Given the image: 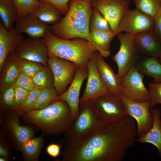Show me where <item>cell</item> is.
Returning <instances> with one entry per match:
<instances>
[{"label": "cell", "mask_w": 161, "mask_h": 161, "mask_svg": "<svg viewBox=\"0 0 161 161\" xmlns=\"http://www.w3.org/2000/svg\"><path fill=\"white\" fill-rule=\"evenodd\" d=\"M154 18V26L153 31L161 43V9Z\"/></svg>", "instance_id": "obj_42"}, {"label": "cell", "mask_w": 161, "mask_h": 161, "mask_svg": "<svg viewBox=\"0 0 161 161\" xmlns=\"http://www.w3.org/2000/svg\"><path fill=\"white\" fill-rule=\"evenodd\" d=\"M151 110L157 104H161V82H150L148 84Z\"/></svg>", "instance_id": "obj_35"}, {"label": "cell", "mask_w": 161, "mask_h": 161, "mask_svg": "<svg viewBox=\"0 0 161 161\" xmlns=\"http://www.w3.org/2000/svg\"><path fill=\"white\" fill-rule=\"evenodd\" d=\"M14 28L18 33H25L32 38H44L51 31L50 26L32 13L17 18Z\"/></svg>", "instance_id": "obj_17"}, {"label": "cell", "mask_w": 161, "mask_h": 161, "mask_svg": "<svg viewBox=\"0 0 161 161\" xmlns=\"http://www.w3.org/2000/svg\"><path fill=\"white\" fill-rule=\"evenodd\" d=\"M154 18L136 9L129 10L121 18L119 24L120 32L133 35L154 30Z\"/></svg>", "instance_id": "obj_14"}, {"label": "cell", "mask_w": 161, "mask_h": 161, "mask_svg": "<svg viewBox=\"0 0 161 161\" xmlns=\"http://www.w3.org/2000/svg\"><path fill=\"white\" fill-rule=\"evenodd\" d=\"M41 90V89L35 88L30 91L22 107L21 111L24 114L29 112L33 110Z\"/></svg>", "instance_id": "obj_37"}, {"label": "cell", "mask_w": 161, "mask_h": 161, "mask_svg": "<svg viewBox=\"0 0 161 161\" xmlns=\"http://www.w3.org/2000/svg\"><path fill=\"white\" fill-rule=\"evenodd\" d=\"M103 120L94 103L87 100L80 102L76 118L72 120L64 132L65 139L87 137L105 127Z\"/></svg>", "instance_id": "obj_5"}, {"label": "cell", "mask_w": 161, "mask_h": 161, "mask_svg": "<svg viewBox=\"0 0 161 161\" xmlns=\"http://www.w3.org/2000/svg\"><path fill=\"white\" fill-rule=\"evenodd\" d=\"M134 67L140 73L152 77L154 82H161V63L158 58L142 55Z\"/></svg>", "instance_id": "obj_22"}, {"label": "cell", "mask_w": 161, "mask_h": 161, "mask_svg": "<svg viewBox=\"0 0 161 161\" xmlns=\"http://www.w3.org/2000/svg\"><path fill=\"white\" fill-rule=\"evenodd\" d=\"M24 114L14 110H1V129L7 137L10 147L16 151H20L24 143L35 135L32 128L20 124L19 117Z\"/></svg>", "instance_id": "obj_6"}, {"label": "cell", "mask_w": 161, "mask_h": 161, "mask_svg": "<svg viewBox=\"0 0 161 161\" xmlns=\"http://www.w3.org/2000/svg\"><path fill=\"white\" fill-rule=\"evenodd\" d=\"M137 129L129 116L89 136L66 139L62 161H122L136 141Z\"/></svg>", "instance_id": "obj_1"}, {"label": "cell", "mask_w": 161, "mask_h": 161, "mask_svg": "<svg viewBox=\"0 0 161 161\" xmlns=\"http://www.w3.org/2000/svg\"><path fill=\"white\" fill-rule=\"evenodd\" d=\"M115 35L112 31L90 30V36L93 45L103 57L107 58L110 55V43Z\"/></svg>", "instance_id": "obj_23"}, {"label": "cell", "mask_w": 161, "mask_h": 161, "mask_svg": "<svg viewBox=\"0 0 161 161\" xmlns=\"http://www.w3.org/2000/svg\"><path fill=\"white\" fill-rule=\"evenodd\" d=\"M96 66L100 76L109 92L120 94L122 78L116 74L97 51L95 57Z\"/></svg>", "instance_id": "obj_19"}, {"label": "cell", "mask_w": 161, "mask_h": 161, "mask_svg": "<svg viewBox=\"0 0 161 161\" xmlns=\"http://www.w3.org/2000/svg\"><path fill=\"white\" fill-rule=\"evenodd\" d=\"M17 12L18 18L32 13L41 4L38 0H13Z\"/></svg>", "instance_id": "obj_31"}, {"label": "cell", "mask_w": 161, "mask_h": 161, "mask_svg": "<svg viewBox=\"0 0 161 161\" xmlns=\"http://www.w3.org/2000/svg\"><path fill=\"white\" fill-rule=\"evenodd\" d=\"M24 39L14 27L8 31L2 23L0 24V70L2 69L9 55L13 52L17 45Z\"/></svg>", "instance_id": "obj_20"}, {"label": "cell", "mask_w": 161, "mask_h": 161, "mask_svg": "<svg viewBox=\"0 0 161 161\" xmlns=\"http://www.w3.org/2000/svg\"><path fill=\"white\" fill-rule=\"evenodd\" d=\"M6 60L8 64L3 72L1 80V85L4 87L13 85L21 73L18 60L13 52L9 55Z\"/></svg>", "instance_id": "obj_26"}, {"label": "cell", "mask_w": 161, "mask_h": 161, "mask_svg": "<svg viewBox=\"0 0 161 161\" xmlns=\"http://www.w3.org/2000/svg\"><path fill=\"white\" fill-rule=\"evenodd\" d=\"M21 118L25 123L35 125L44 134L59 135L66 130L72 116L67 103L58 99L44 109L24 114Z\"/></svg>", "instance_id": "obj_3"}, {"label": "cell", "mask_w": 161, "mask_h": 161, "mask_svg": "<svg viewBox=\"0 0 161 161\" xmlns=\"http://www.w3.org/2000/svg\"><path fill=\"white\" fill-rule=\"evenodd\" d=\"M127 114L134 118L137 123V138L146 134L152 127L154 116L150 109V101L138 102L131 100L120 93Z\"/></svg>", "instance_id": "obj_10"}, {"label": "cell", "mask_w": 161, "mask_h": 161, "mask_svg": "<svg viewBox=\"0 0 161 161\" xmlns=\"http://www.w3.org/2000/svg\"><path fill=\"white\" fill-rule=\"evenodd\" d=\"M88 75L87 67L78 66L73 79L68 88L58 96V99L65 101L68 105L71 112L72 120L75 119L77 116L81 86Z\"/></svg>", "instance_id": "obj_15"}, {"label": "cell", "mask_w": 161, "mask_h": 161, "mask_svg": "<svg viewBox=\"0 0 161 161\" xmlns=\"http://www.w3.org/2000/svg\"><path fill=\"white\" fill-rule=\"evenodd\" d=\"M44 38L48 48L49 55L66 60L78 66L87 67L93 54L97 51L90 42L82 38L64 39L54 35L51 31Z\"/></svg>", "instance_id": "obj_4"}, {"label": "cell", "mask_w": 161, "mask_h": 161, "mask_svg": "<svg viewBox=\"0 0 161 161\" xmlns=\"http://www.w3.org/2000/svg\"><path fill=\"white\" fill-rule=\"evenodd\" d=\"M89 26L90 30L112 31L106 19L97 10L93 8L90 19Z\"/></svg>", "instance_id": "obj_32"}, {"label": "cell", "mask_w": 161, "mask_h": 161, "mask_svg": "<svg viewBox=\"0 0 161 161\" xmlns=\"http://www.w3.org/2000/svg\"><path fill=\"white\" fill-rule=\"evenodd\" d=\"M116 35L120 41V47L112 59L117 66V75L122 78L130 69L134 67L142 55L134 44V35L120 32Z\"/></svg>", "instance_id": "obj_7"}, {"label": "cell", "mask_w": 161, "mask_h": 161, "mask_svg": "<svg viewBox=\"0 0 161 161\" xmlns=\"http://www.w3.org/2000/svg\"><path fill=\"white\" fill-rule=\"evenodd\" d=\"M63 141L59 143H51L49 145L46 147L47 153L52 157H57L60 154Z\"/></svg>", "instance_id": "obj_41"}, {"label": "cell", "mask_w": 161, "mask_h": 161, "mask_svg": "<svg viewBox=\"0 0 161 161\" xmlns=\"http://www.w3.org/2000/svg\"><path fill=\"white\" fill-rule=\"evenodd\" d=\"M44 134L26 141L20 151L23 160L26 161H37L44 144Z\"/></svg>", "instance_id": "obj_25"}, {"label": "cell", "mask_w": 161, "mask_h": 161, "mask_svg": "<svg viewBox=\"0 0 161 161\" xmlns=\"http://www.w3.org/2000/svg\"><path fill=\"white\" fill-rule=\"evenodd\" d=\"M13 53L17 59L28 60L48 66V49L44 38H24L17 45Z\"/></svg>", "instance_id": "obj_12"}, {"label": "cell", "mask_w": 161, "mask_h": 161, "mask_svg": "<svg viewBox=\"0 0 161 161\" xmlns=\"http://www.w3.org/2000/svg\"><path fill=\"white\" fill-rule=\"evenodd\" d=\"M152 110L154 116L152 127L146 134L137 138L136 141L153 145L158 149L159 156L161 158V112L159 109L155 107Z\"/></svg>", "instance_id": "obj_21"}, {"label": "cell", "mask_w": 161, "mask_h": 161, "mask_svg": "<svg viewBox=\"0 0 161 161\" xmlns=\"http://www.w3.org/2000/svg\"><path fill=\"white\" fill-rule=\"evenodd\" d=\"M91 4L92 8L97 10L106 19L116 35L121 32L119 23L129 10V0H91Z\"/></svg>", "instance_id": "obj_11"}, {"label": "cell", "mask_w": 161, "mask_h": 161, "mask_svg": "<svg viewBox=\"0 0 161 161\" xmlns=\"http://www.w3.org/2000/svg\"><path fill=\"white\" fill-rule=\"evenodd\" d=\"M1 95V103L2 110H14L15 92L13 85L4 87Z\"/></svg>", "instance_id": "obj_34"}, {"label": "cell", "mask_w": 161, "mask_h": 161, "mask_svg": "<svg viewBox=\"0 0 161 161\" xmlns=\"http://www.w3.org/2000/svg\"><path fill=\"white\" fill-rule=\"evenodd\" d=\"M137 9L154 17L161 9V0H133Z\"/></svg>", "instance_id": "obj_30"}, {"label": "cell", "mask_w": 161, "mask_h": 161, "mask_svg": "<svg viewBox=\"0 0 161 161\" xmlns=\"http://www.w3.org/2000/svg\"><path fill=\"white\" fill-rule=\"evenodd\" d=\"M9 159L4 157H0V161H8Z\"/></svg>", "instance_id": "obj_43"}, {"label": "cell", "mask_w": 161, "mask_h": 161, "mask_svg": "<svg viewBox=\"0 0 161 161\" xmlns=\"http://www.w3.org/2000/svg\"><path fill=\"white\" fill-rule=\"evenodd\" d=\"M144 75L134 68L122 78L120 87L121 94L132 101L143 102L150 100L148 90L143 83Z\"/></svg>", "instance_id": "obj_13"}, {"label": "cell", "mask_w": 161, "mask_h": 161, "mask_svg": "<svg viewBox=\"0 0 161 161\" xmlns=\"http://www.w3.org/2000/svg\"><path fill=\"white\" fill-rule=\"evenodd\" d=\"M50 3L54 5L65 16L68 13L69 8L68 3L70 0H38Z\"/></svg>", "instance_id": "obj_40"}, {"label": "cell", "mask_w": 161, "mask_h": 161, "mask_svg": "<svg viewBox=\"0 0 161 161\" xmlns=\"http://www.w3.org/2000/svg\"><path fill=\"white\" fill-rule=\"evenodd\" d=\"M69 3L68 13L60 21L50 26L51 32L64 39L83 38L93 46L89 26L92 10L91 0H70Z\"/></svg>", "instance_id": "obj_2"}, {"label": "cell", "mask_w": 161, "mask_h": 161, "mask_svg": "<svg viewBox=\"0 0 161 161\" xmlns=\"http://www.w3.org/2000/svg\"><path fill=\"white\" fill-rule=\"evenodd\" d=\"M8 139L2 130L0 133V157L8 159L12 156V153Z\"/></svg>", "instance_id": "obj_39"}, {"label": "cell", "mask_w": 161, "mask_h": 161, "mask_svg": "<svg viewBox=\"0 0 161 161\" xmlns=\"http://www.w3.org/2000/svg\"><path fill=\"white\" fill-rule=\"evenodd\" d=\"M120 94L109 92L93 100L106 125L119 122L129 116Z\"/></svg>", "instance_id": "obj_8"}, {"label": "cell", "mask_w": 161, "mask_h": 161, "mask_svg": "<svg viewBox=\"0 0 161 161\" xmlns=\"http://www.w3.org/2000/svg\"><path fill=\"white\" fill-rule=\"evenodd\" d=\"M35 88L54 87V78L49 66H44L32 78Z\"/></svg>", "instance_id": "obj_29"}, {"label": "cell", "mask_w": 161, "mask_h": 161, "mask_svg": "<svg viewBox=\"0 0 161 161\" xmlns=\"http://www.w3.org/2000/svg\"><path fill=\"white\" fill-rule=\"evenodd\" d=\"M95 51L87 66V80L80 102L85 101L94 100L102 95L109 92L103 82L98 72L95 63L96 52Z\"/></svg>", "instance_id": "obj_16"}, {"label": "cell", "mask_w": 161, "mask_h": 161, "mask_svg": "<svg viewBox=\"0 0 161 161\" xmlns=\"http://www.w3.org/2000/svg\"><path fill=\"white\" fill-rule=\"evenodd\" d=\"M13 86L15 92L13 109L16 111L22 112V105L27 99L30 91L20 87Z\"/></svg>", "instance_id": "obj_36"}, {"label": "cell", "mask_w": 161, "mask_h": 161, "mask_svg": "<svg viewBox=\"0 0 161 161\" xmlns=\"http://www.w3.org/2000/svg\"><path fill=\"white\" fill-rule=\"evenodd\" d=\"M13 85L30 91L35 89L32 79L21 72Z\"/></svg>", "instance_id": "obj_38"}, {"label": "cell", "mask_w": 161, "mask_h": 161, "mask_svg": "<svg viewBox=\"0 0 161 161\" xmlns=\"http://www.w3.org/2000/svg\"><path fill=\"white\" fill-rule=\"evenodd\" d=\"M47 64L52 72L54 87L58 96L64 92L71 84L78 66L72 62L51 55H49Z\"/></svg>", "instance_id": "obj_9"}, {"label": "cell", "mask_w": 161, "mask_h": 161, "mask_svg": "<svg viewBox=\"0 0 161 161\" xmlns=\"http://www.w3.org/2000/svg\"><path fill=\"white\" fill-rule=\"evenodd\" d=\"M17 60L21 72L31 78L45 66L36 62L25 59Z\"/></svg>", "instance_id": "obj_33"}, {"label": "cell", "mask_w": 161, "mask_h": 161, "mask_svg": "<svg viewBox=\"0 0 161 161\" xmlns=\"http://www.w3.org/2000/svg\"><path fill=\"white\" fill-rule=\"evenodd\" d=\"M58 97L57 92L54 87L41 89L32 110H39L46 108L58 100Z\"/></svg>", "instance_id": "obj_28"}, {"label": "cell", "mask_w": 161, "mask_h": 161, "mask_svg": "<svg viewBox=\"0 0 161 161\" xmlns=\"http://www.w3.org/2000/svg\"><path fill=\"white\" fill-rule=\"evenodd\" d=\"M0 16L6 29L10 30L18 18L13 0H0Z\"/></svg>", "instance_id": "obj_27"}, {"label": "cell", "mask_w": 161, "mask_h": 161, "mask_svg": "<svg viewBox=\"0 0 161 161\" xmlns=\"http://www.w3.org/2000/svg\"><path fill=\"white\" fill-rule=\"evenodd\" d=\"M41 2L40 5L32 14L48 25L55 24L60 21L62 15L58 10L50 3Z\"/></svg>", "instance_id": "obj_24"}, {"label": "cell", "mask_w": 161, "mask_h": 161, "mask_svg": "<svg viewBox=\"0 0 161 161\" xmlns=\"http://www.w3.org/2000/svg\"><path fill=\"white\" fill-rule=\"evenodd\" d=\"M134 44L142 55L161 58V43L153 30L134 35Z\"/></svg>", "instance_id": "obj_18"}, {"label": "cell", "mask_w": 161, "mask_h": 161, "mask_svg": "<svg viewBox=\"0 0 161 161\" xmlns=\"http://www.w3.org/2000/svg\"><path fill=\"white\" fill-rule=\"evenodd\" d=\"M159 61L161 63V58L158 59Z\"/></svg>", "instance_id": "obj_44"}]
</instances>
